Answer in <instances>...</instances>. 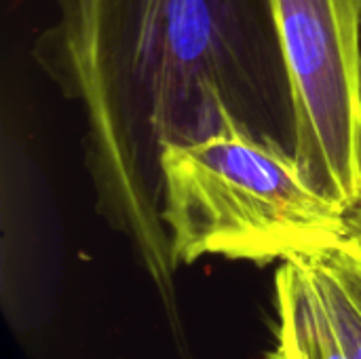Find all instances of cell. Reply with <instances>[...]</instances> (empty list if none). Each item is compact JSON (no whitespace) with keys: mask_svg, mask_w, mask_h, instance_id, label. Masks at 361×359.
Here are the masks:
<instances>
[{"mask_svg":"<svg viewBox=\"0 0 361 359\" xmlns=\"http://www.w3.org/2000/svg\"><path fill=\"white\" fill-rule=\"evenodd\" d=\"M32 44L82 121L97 214L159 286L173 273L159 157L235 118L292 144L290 87L267 0H53Z\"/></svg>","mask_w":361,"mask_h":359,"instance_id":"cell-1","label":"cell"},{"mask_svg":"<svg viewBox=\"0 0 361 359\" xmlns=\"http://www.w3.org/2000/svg\"><path fill=\"white\" fill-rule=\"evenodd\" d=\"M343 245L361 258V205L349 212V231H347V241Z\"/></svg>","mask_w":361,"mask_h":359,"instance_id":"cell-7","label":"cell"},{"mask_svg":"<svg viewBox=\"0 0 361 359\" xmlns=\"http://www.w3.org/2000/svg\"><path fill=\"white\" fill-rule=\"evenodd\" d=\"M277 351L273 359H349L311 262H279L275 273Z\"/></svg>","mask_w":361,"mask_h":359,"instance_id":"cell-4","label":"cell"},{"mask_svg":"<svg viewBox=\"0 0 361 359\" xmlns=\"http://www.w3.org/2000/svg\"><path fill=\"white\" fill-rule=\"evenodd\" d=\"M319 281L322 294L328 303L336 332L349 359H361V305L334 267L328 250L305 256Z\"/></svg>","mask_w":361,"mask_h":359,"instance_id":"cell-5","label":"cell"},{"mask_svg":"<svg viewBox=\"0 0 361 359\" xmlns=\"http://www.w3.org/2000/svg\"><path fill=\"white\" fill-rule=\"evenodd\" d=\"M292 102L294 154L309 182L361 205V0H267Z\"/></svg>","mask_w":361,"mask_h":359,"instance_id":"cell-3","label":"cell"},{"mask_svg":"<svg viewBox=\"0 0 361 359\" xmlns=\"http://www.w3.org/2000/svg\"><path fill=\"white\" fill-rule=\"evenodd\" d=\"M159 176L173 267L207 256L271 264L347 241L349 212L309 182L294 150L235 118L163 144Z\"/></svg>","mask_w":361,"mask_h":359,"instance_id":"cell-2","label":"cell"},{"mask_svg":"<svg viewBox=\"0 0 361 359\" xmlns=\"http://www.w3.org/2000/svg\"><path fill=\"white\" fill-rule=\"evenodd\" d=\"M328 254H330L334 267L338 269V273L343 275V279L347 281V286L351 288V292L355 294V298L361 305V258H357L345 245L332 248V250H328Z\"/></svg>","mask_w":361,"mask_h":359,"instance_id":"cell-6","label":"cell"}]
</instances>
